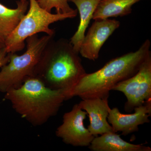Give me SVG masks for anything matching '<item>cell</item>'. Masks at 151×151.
Masks as SVG:
<instances>
[{"label": "cell", "mask_w": 151, "mask_h": 151, "mask_svg": "<svg viewBox=\"0 0 151 151\" xmlns=\"http://www.w3.org/2000/svg\"><path fill=\"white\" fill-rule=\"evenodd\" d=\"M150 41L147 40L137 50L113 58L102 68L86 73L70 92V98H108L110 91L121 81L134 75L151 55Z\"/></svg>", "instance_id": "6da1fadb"}, {"label": "cell", "mask_w": 151, "mask_h": 151, "mask_svg": "<svg viewBox=\"0 0 151 151\" xmlns=\"http://www.w3.org/2000/svg\"><path fill=\"white\" fill-rule=\"evenodd\" d=\"M78 54L67 40L52 39L45 48L34 76L49 88L66 91L70 99L71 90L86 73Z\"/></svg>", "instance_id": "7a4b0ae2"}, {"label": "cell", "mask_w": 151, "mask_h": 151, "mask_svg": "<svg viewBox=\"0 0 151 151\" xmlns=\"http://www.w3.org/2000/svg\"><path fill=\"white\" fill-rule=\"evenodd\" d=\"M14 110L34 127H39L56 116L63 103L69 100L65 90L52 89L35 76L5 93Z\"/></svg>", "instance_id": "3957f363"}, {"label": "cell", "mask_w": 151, "mask_h": 151, "mask_svg": "<svg viewBox=\"0 0 151 151\" xmlns=\"http://www.w3.org/2000/svg\"><path fill=\"white\" fill-rule=\"evenodd\" d=\"M53 36H31L26 40L27 50L23 54L9 53L8 63L0 70V92L5 93L10 89L18 88L26 79L34 76L42 52Z\"/></svg>", "instance_id": "277c9868"}, {"label": "cell", "mask_w": 151, "mask_h": 151, "mask_svg": "<svg viewBox=\"0 0 151 151\" xmlns=\"http://www.w3.org/2000/svg\"><path fill=\"white\" fill-rule=\"evenodd\" d=\"M29 9L27 14L19 22L18 24L6 40L4 45L8 53H16L22 50L25 41L29 37L39 33L54 36L55 31L50 28L51 24L73 18L77 13L51 14L41 7L37 0H29Z\"/></svg>", "instance_id": "5b68a950"}, {"label": "cell", "mask_w": 151, "mask_h": 151, "mask_svg": "<svg viewBox=\"0 0 151 151\" xmlns=\"http://www.w3.org/2000/svg\"><path fill=\"white\" fill-rule=\"evenodd\" d=\"M112 90L122 92L126 96L127 101L124 109L126 112H132L136 107L151 101V55L136 74L118 83Z\"/></svg>", "instance_id": "8992f818"}, {"label": "cell", "mask_w": 151, "mask_h": 151, "mask_svg": "<svg viewBox=\"0 0 151 151\" xmlns=\"http://www.w3.org/2000/svg\"><path fill=\"white\" fill-rule=\"evenodd\" d=\"M87 114L78 104L63 116L62 124L58 127L55 134L63 142L73 147H89L94 137L84 125Z\"/></svg>", "instance_id": "52a82bcc"}, {"label": "cell", "mask_w": 151, "mask_h": 151, "mask_svg": "<svg viewBox=\"0 0 151 151\" xmlns=\"http://www.w3.org/2000/svg\"><path fill=\"white\" fill-rule=\"evenodd\" d=\"M120 25V22L115 19L95 20L84 36L79 53L84 58L96 60L103 44Z\"/></svg>", "instance_id": "ba28073f"}, {"label": "cell", "mask_w": 151, "mask_h": 151, "mask_svg": "<svg viewBox=\"0 0 151 151\" xmlns=\"http://www.w3.org/2000/svg\"><path fill=\"white\" fill-rule=\"evenodd\" d=\"M151 102H146L144 105L134 109L132 114L121 113L117 108L110 109L108 121L113 132H121L122 135H127L139 131V126L149 123L151 113Z\"/></svg>", "instance_id": "9c48e42d"}, {"label": "cell", "mask_w": 151, "mask_h": 151, "mask_svg": "<svg viewBox=\"0 0 151 151\" xmlns=\"http://www.w3.org/2000/svg\"><path fill=\"white\" fill-rule=\"evenodd\" d=\"M108 98L97 97L82 99L78 104L87 113L90 122L87 129L94 137L105 133L114 132L108 121L111 109Z\"/></svg>", "instance_id": "30bf717a"}, {"label": "cell", "mask_w": 151, "mask_h": 151, "mask_svg": "<svg viewBox=\"0 0 151 151\" xmlns=\"http://www.w3.org/2000/svg\"><path fill=\"white\" fill-rule=\"evenodd\" d=\"M89 148L93 151H151L150 147L134 145L123 140L115 132L105 133L94 137Z\"/></svg>", "instance_id": "8fae6325"}, {"label": "cell", "mask_w": 151, "mask_h": 151, "mask_svg": "<svg viewBox=\"0 0 151 151\" xmlns=\"http://www.w3.org/2000/svg\"><path fill=\"white\" fill-rule=\"evenodd\" d=\"M29 0L17 1L16 9L9 8L0 3V42L4 45L7 39L26 14Z\"/></svg>", "instance_id": "7c38bea8"}, {"label": "cell", "mask_w": 151, "mask_h": 151, "mask_svg": "<svg viewBox=\"0 0 151 151\" xmlns=\"http://www.w3.org/2000/svg\"><path fill=\"white\" fill-rule=\"evenodd\" d=\"M101 0H68L77 7L79 15L80 23L78 29L70 39V43L76 51L79 53L81 43L85 35V31L94 12Z\"/></svg>", "instance_id": "4fadbf2b"}, {"label": "cell", "mask_w": 151, "mask_h": 151, "mask_svg": "<svg viewBox=\"0 0 151 151\" xmlns=\"http://www.w3.org/2000/svg\"><path fill=\"white\" fill-rule=\"evenodd\" d=\"M141 1L142 0H101L92 19L97 20L125 16L132 12V6Z\"/></svg>", "instance_id": "5bb4252c"}, {"label": "cell", "mask_w": 151, "mask_h": 151, "mask_svg": "<svg viewBox=\"0 0 151 151\" xmlns=\"http://www.w3.org/2000/svg\"><path fill=\"white\" fill-rule=\"evenodd\" d=\"M41 7L49 12L55 8L57 13H77L76 9L71 8L68 4V0H37Z\"/></svg>", "instance_id": "9a60e30c"}, {"label": "cell", "mask_w": 151, "mask_h": 151, "mask_svg": "<svg viewBox=\"0 0 151 151\" xmlns=\"http://www.w3.org/2000/svg\"><path fill=\"white\" fill-rule=\"evenodd\" d=\"M9 60V53H8L5 46L0 49V69L8 63Z\"/></svg>", "instance_id": "2e32d148"}, {"label": "cell", "mask_w": 151, "mask_h": 151, "mask_svg": "<svg viewBox=\"0 0 151 151\" xmlns=\"http://www.w3.org/2000/svg\"><path fill=\"white\" fill-rule=\"evenodd\" d=\"M4 46L5 45H4V44H3L2 43H1V42H0V49H1V48H2V47H4Z\"/></svg>", "instance_id": "e0dca14e"}]
</instances>
